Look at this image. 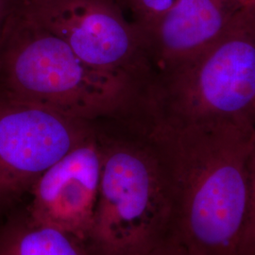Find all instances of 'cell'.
Segmentation results:
<instances>
[{
	"label": "cell",
	"mask_w": 255,
	"mask_h": 255,
	"mask_svg": "<svg viewBox=\"0 0 255 255\" xmlns=\"http://www.w3.org/2000/svg\"><path fill=\"white\" fill-rule=\"evenodd\" d=\"M15 6V0H0V26Z\"/></svg>",
	"instance_id": "obj_13"
},
{
	"label": "cell",
	"mask_w": 255,
	"mask_h": 255,
	"mask_svg": "<svg viewBox=\"0 0 255 255\" xmlns=\"http://www.w3.org/2000/svg\"><path fill=\"white\" fill-rule=\"evenodd\" d=\"M249 191L246 218L240 238L238 255H255V134L249 156Z\"/></svg>",
	"instance_id": "obj_11"
},
{
	"label": "cell",
	"mask_w": 255,
	"mask_h": 255,
	"mask_svg": "<svg viewBox=\"0 0 255 255\" xmlns=\"http://www.w3.org/2000/svg\"><path fill=\"white\" fill-rule=\"evenodd\" d=\"M150 116L179 124L232 121L255 125V10L218 41L153 76Z\"/></svg>",
	"instance_id": "obj_3"
},
{
	"label": "cell",
	"mask_w": 255,
	"mask_h": 255,
	"mask_svg": "<svg viewBox=\"0 0 255 255\" xmlns=\"http://www.w3.org/2000/svg\"><path fill=\"white\" fill-rule=\"evenodd\" d=\"M249 9L244 0H179L143 32L149 61L163 71L197 54L227 33Z\"/></svg>",
	"instance_id": "obj_8"
},
{
	"label": "cell",
	"mask_w": 255,
	"mask_h": 255,
	"mask_svg": "<svg viewBox=\"0 0 255 255\" xmlns=\"http://www.w3.org/2000/svg\"><path fill=\"white\" fill-rule=\"evenodd\" d=\"M94 134L87 121L0 94V207L29 193L47 168Z\"/></svg>",
	"instance_id": "obj_6"
},
{
	"label": "cell",
	"mask_w": 255,
	"mask_h": 255,
	"mask_svg": "<svg viewBox=\"0 0 255 255\" xmlns=\"http://www.w3.org/2000/svg\"><path fill=\"white\" fill-rule=\"evenodd\" d=\"M134 130L153 150L173 206L172 235L201 255H238L255 125L179 124L147 116Z\"/></svg>",
	"instance_id": "obj_1"
},
{
	"label": "cell",
	"mask_w": 255,
	"mask_h": 255,
	"mask_svg": "<svg viewBox=\"0 0 255 255\" xmlns=\"http://www.w3.org/2000/svg\"><path fill=\"white\" fill-rule=\"evenodd\" d=\"M22 8L85 64L146 83L152 79L145 36L118 0H41Z\"/></svg>",
	"instance_id": "obj_5"
},
{
	"label": "cell",
	"mask_w": 255,
	"mask_h": 255,
	"mask_svg": "<svg viewBox=\"0 0 255 255\" xmlns=\"http://www.w3.org/2000/svg\"><path fill=\"white\" fill-rule=\"evenodd\" d=\"M122 8L128 9L134 24L142 32L152 27L173 8L179 0H118Z\"/></svg>",
	"instance_id": "obj_10"
},
{
	"label": "cell",
	"mask_w": 255,
	"mask_h": 255,
	"mask_svg": "<svg viewBox=\"0 0 255 255\" xmlns=\"http://www.w3.org/2000/svg\"><path fill=\"white\" fill-rule=\"evenodd\" d=\"M246 3L247 7L250 9L255 10V0H244Z\"/></svg>",
	"instance_id": "obj_15"
},
{
	"label": "cell",
	"mask_w": 255,
	"mask_h": 255,
	"mask_svg": "<svg viewBox=\"0 0 255 255\" xmlns=\"http://www.w3.org/2000/svg\"><path fill=\"white\" fill-rule=\"evenodd\" d=\"M99 139L101 181L85 245L91 255H144L172 232L161 165L136 131L129 139Z\"/></svg>",
	"instance_id": "obj_4"
},
{
	"label": "cell",
	"mask_w": 255,
	"mask_h": 255,
	"mask_svg": "<svg viewBox=\"0 0 255 255\" xmlns=\"http://www.w3.org/2000/svg\"><path fill=\"white\" fill-rule=\"evenodd\" d=\"M101 148L96 134L87 138L42 174L31 189L27 219L85 243L99 196Z\"/></svg>",
	"instance_id": "obj_7"
},
{
	"label": "cell",
	"mask_w": 255,
	"mask_h": 255,
	"mask_svg": "<svg viewBox=\"0 0 255 255\" xmlns=\"http://www.w3.org/2000/svg\"><path fill=\"white\" fill-rule=\"evenodd\" d=\"M146 83L82 61L64 40L15 6L0 26V94L89 121L142 109Z\"/></svg>",
	"instance_id": "obj_2"
},
{
	"label": "cell",
	"mask_w": 255,
	"mask_h": 255,
	"mask_svg": "<svg viewBox=\"0 0 255 255\" xmlns=\"http://www.w3.org/2000/svg\"><path fill=\"white\" fill-rule=\"evenodd\" d=\"M0 255H91L84 242L55 229L31 224L27 217L0 229Z\"/></svg>",
	"instance_id": "obj_9"
},
{
	"label": "cell",
	"mask_w": 255,
	"mask_h": 255,
	"mask_svg": "<svg viewBox=\"0 0 255 255\" xmlns=\"http://www.w3.org/2000/svg\"><path fill=\"white\" fill-rule=\"evenodd\" d=\"M38 1H41V0H15V4L16 6H20V7H27L36 3Z\"/></svg>",
	"instance_id": "obj_14"
},
{
	"label": "cell",
	"mask_w": 255,
	"mask_h": 255,
	"mask_svg": "<svg viewBox=\"0 0 255 255\" xmlns=\"http://www.w3.org/2000/svg\"><path fill=\"white\" fill-rule=\"evenodd\" d=\"M144 255H201L182 243L177 237L168 235L160 243L153 247Z\"/></svg>",
	"instance_id": "obj_12"
}]
</instances>
